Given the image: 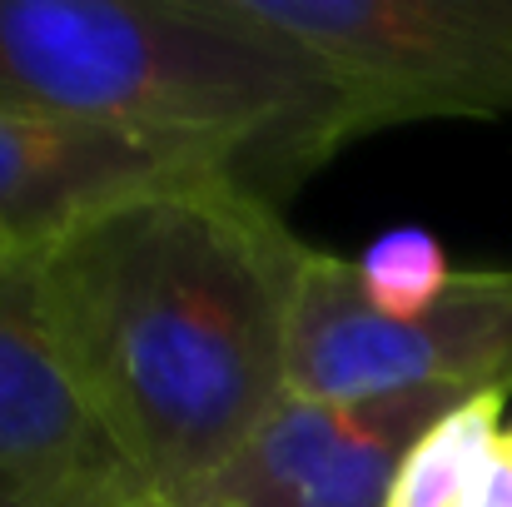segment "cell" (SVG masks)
Masks as SVG:
<instances>
[{"label": "cell", "mask_w": 512, "mask_h": 507, "mask_svg": "<svg viewBox=\"0 0 512 507\" xmlns=\"http://www.w3.org/2000/svg\"><path fill=\"white\" fill-rule=\"evenodd\" d=\"M309 244L244 179L125 199L30 254L45 334L160 503L284 403Z\"/></svg>", "instance_id": "obj_1"}, {"label": "cell", "mask_w": 512, "mask_h": 507, "mask_svg": "<svg viewBox=\"0 0 512 507\" xmlns=\"http://www.w3.org/2000/svg\"><path fill=\"white\" fill-rule=\"evenodd\" d=\"M0 95L224 150L264 199L353 140L339 75L234 0H0Z\"/></svg>", "instance_id": "obj_2"}, {"label": "cell", "mask_w": 512, "mask_h": 507, "mask_svg": "<svg viewBox=\"0 0 512 507\" xmlns=\"http://www.w3.org/2000/svg\"><path fill=\"white\" fill-rule=\"evenodd\" d=\"M339 75L353 140L512 115V0H234Z\"/></svg>", "instance_id": "obj_3"}, {"label": "cell", "mask_w": 512, "mask_h": 507, "mask_svg": "<svg viewBox=\"0 0 512 507\" xmlns=\"http://www.w3.org/2000/svg\"><path fill=\"white\" fill-rule=\"evenodd\" d=\"M289 393L309 403H378L398 393L512 398V269L453 274L418 319H378L358 274L314 249L294 299Z\"/></svg>", "instance_id": "obj_4"}, {"label": "cell", "mask_w": 512, "mask_h": 507, "mask_svg": "<svg viewBox=\"0 0 512 507\" xmlns=\"http://www.w3.org/2000/svg\"><path fill=\"white\" fill-rule=\"evenodd\" d=\"M209 179L249 184L244 165L224 150L150 140L0 95V259H30L125 199Z\"/></svg>", "instance_id": "obj_5"}, {"label": "cell", "mask_w": 512, "mask_h": 507, "mask_svg": "<svg viewBox=\"0 0 512 507\" xmlns=\"http://www.w3.org/2000/svg\"><path fill=\"white\" fill-rule=\"evenodd\" d=\"M0 507H160L65 373L30 259H0Z\"/></svg>", "instance_id": "obj_6"}, {"label": "cell", "mask_w": 512, "mask_h": 507, "mask_svg": "<svg viewBox=\"0 0 512 507\" xmlns=\"http://www.w3.org/2000/svg\"><path fill=\"white\" fill-rule=\"evenodd\" d=\"M458 393H398L378 403L294 398L194 493L160 507H388L413 443L453 413Z\"/></svg>", "instance_id": "obj_7"}, {"label": "cell", "mask_w": 512, "mask_h": 507, "mask_svg": "<svg viewBox=\"0 0 512 507\" xmlns=\"http://www.w3.org/2000/svg\"><path fill=\"white\" fill-rule=\"evenodd\" d=\"M503 408H508L503 393H483V398H468L453 413H443L413 443V453L403 458V468L393 478V493H388V507H468L473 503L478 473H483L498 433L508 428Z\"/></svg>", "instance_id": "obj_8"}, {"label": "cell", "mask_w": 512, "mask_h": 507, "mask_svg": "<svg viewBox=\"0 0 512 507\" xmlns=\"http://www.w3.org/2000/svg\"><path fill=\"white\" fill-rule=\"evenodd\" d=\"M353 274H358L363 304L378 319H418L443 299V289L453 284L458 269L448 264L433 229L403 224V229H383L353 259Z\"/></svg>", "instance_id": "obj_9"}, {"label": "cell", "mask_w": 512, "mask_h": 507, "mask_svg": "<svg viewBox=\"0 0 512 507\" xmlns=\"http://www.w3.org/2000/svg\"><path fill=\"white\" fill-rule=\"evenodd\" d=\"M468 507H512V423L498 433L483 473H478V488H473V503Z\"/></svg>", "instance_id": "obj_10"}]
</instances>
